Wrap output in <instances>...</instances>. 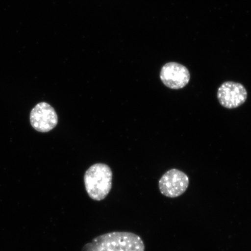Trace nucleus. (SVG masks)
Here are the masks:
<instances>
[{
	"mask_svg": "<svg viewBox=\"0 0 251 251\" xmlns=\"http://www.w3.org/2000/svg\"><path fill=\"white\" fill-rule=\"evenodd\" d=\"M160 78L165 86L173 90L183 89L190 80L188 69L179 63L171 62L166 64L160 72Z\"/></svg>",
	"mask_w": 251,
	"mask_h": 251,
	"instance_id": "obj_5",
	"label": "nucleus"
},
{
	"mask_svg": "<svg viewBox=\"0 0 251 251\" xmlns=\"http://www.w3.org/2000/svg\"><path fill=\"white\" fill-rule=\"evenodd\" d=\"M141 238L131 232L114 231L99 235L84 246L81 251H144Z\"/></svg>",
	"mask_w": 251,
	"mask_h": 251,
	"instance_id": "obj_1",
	"label": "nucleus"
},
{
	"mask_svg": "<svg viewBox=\"0 0 251 251\" xmlns=\"http://www.w3.org/2000/svg\"><path fill=\"white\" fill-rule=\"evenodd\" d=\"M84 181L90 199L97 201L104 200L112 188L111 169L104 164H94L87 169Z\"/></svg>",
	"mask_w": 251,
	"mask_h": 251,
	"instance_id": "obj_2",
	"label": "nucleus"
},
{
	"mask_svg": "<svg viewBox=\"0 0 251 251\" xmlns=\"http://www.w3.org/2000/svg\"><path fill=\"white\" fill-rule=\"evenodd\" d=\"M247 96V91L242 84L231 81L222 84L217 93L220 104L227 109L239 107L246 101Z\"/></svg>",
	"mask_w": 251,
	"mask_h": 251,
	"instance_id": "obj_4",
	"label": "nucleus"
},
{
	"mask_svg": "<svg viewBox=\"0 0 251 251\" xmlns=\"http://www.w3.org/2000/svg\"><path fill=\"white\" fill-rule=\"evenodd\" d=\"M30 124L39 132H48L58 124V116L54 108L48 103L40 102L31 110Z\"/></svg>",
	"mask_w": 251,
	"mask_h": 251,
	"instance_id": "obj_6",
	"label": "nucleus"
},
{
	"mask_svg": "<svg viewBox=\"0 0 251 251\" xmlns=\"http://www.w3.org/2000/svg\"><path fill=\"white\" fill-rule=\"evenodd\" d=\"M189 186V178L183 172L172 169L166 172L159 181V190L163 196L169 198L180 197Z\"/></svg>",
	"mask_w": 251,
	"mask_h": 251,
	"instance_id": "obj_3",
	"label": "nucleus"
}]
</instances>
